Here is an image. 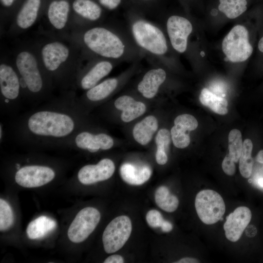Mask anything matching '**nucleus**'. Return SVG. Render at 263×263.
Wrapping results in <instances>:
<instances>
[{"label":"nucleus","instance_id":"1","mask_svg":"<svg viewBox=\"0 0 263 263\" xmlns=\"http://www.w3.org/2000/svg\"><path fill=\"white\" fill-rule=\"evenodd\" d=\"M76 99L73 93L64 94L20 115L12 125L15 141L36 147L63 146L88 126L86 113Z\"/></svg>","mask_w":263,"mask_h":263},{"label":"nucleus","instance_id":"2","mask_svg":"<svg viewBox=\"0 0 263 263\" xmlns=\"http://www.w3.org/2000/svg\"><path fill=\"white\" fill-rule=\"evenodd\" d=\"M16 66L23 97L36 102L48 98L53 80L45 71L41 69L32 53L20 52L16 57Z\"/></svg>","mask_w":263,"mask_h":263},{"label":"nucleus","instance_id":"3","mask_svg":"<svg viewBox=\"0 0 263 263\" xmlns=\"http://www.w3.org/2000/svg\"><path fill=\"white\" fill-rule=\"evenodd\" d=\"M86 46L97 55L117 59L124 54L125 46L120 38L110 30L96 27L87 30L83 36Z\"/></svg>","mask_w":263,"mask_h":263},{"label":"nucleus","instance_id":"4","mask_svg":"<svg viewBox=\"0 0 263 263\" xmlns=\"http://www.w3.org/2000/svg\"><path fill=\"white\" fill-rule=\"evenodd\" d=\"M0 90L1 111L14 113L20 106L22 89L16 70L5 63L0 65Z\"/></svg>","mask_w":263,"mask_h":263},{"label":"nucleus","instance_id":"5","mask_svg":"<svg viewBox=\"0 0 263 263\" xmlns=\"http://www.w3.org/2000/svg\"><path fill=\"white\" fill-rule=\"evenodd\" d=\"M25 162L24 164L17 162L13 165L14 180L20 186L27 188L43 186L56 176L54 167L45 164L30 163L29 157L25 158Z\"/></svg>","mask_w":263,"mask_h":263},{"label":"nucleus","instance_id":"6","mask_svg":"<svg viewBox=\"0 0 263 263\" xmlns=\"http://www.w3.org/2000/svg\"><path fill=\"white\" fill-rule=\"evenodd\" d=\"M132 32L136 43L146 51L156 56L167 52L166 38L155 25L144 20H137L132 24Z\"/></svg>","mask_w":263,"mask_h":263},{"label":"nucleus","instance_id":"7","mask_svg":"<svg viewBox=\"0 0 263 263\" xmlns=\"http://www.w3.org/2000/svg\"><path fill=\"white\" fill-rule=\"evenodd\" d=\"M222 50L227 59L232 62L245 61L252 54L253 48L248 41V33L241 25L235 26L225 37Z\"/></svg>","mask_w":263,"mask_h":263},{"label":"nucleus","instance_id":"8","mask_svg":"<svg viewBox=\"0 0 263 263\" xmlns=\"http://www.w3.org/2000/svg\"><path fill=\"white\" fill-rule=\"evenodd\" d=\"M88 128L87 126L78 130L63 146L92 153L113 148L114 140L112 136L104 132H94Z\"/></svg>","mask_w":263,"mask_h":263},{"label":"nucleus","instance_id":"9","mask_svg":"<svg viewBox=\"0 0 263 263\" xmlns=\"http://www.w3.org/2000/svg\"><path fill=\"white\" fill-rule=\"evenodd\" d=\"M195 207L198 217L206 225L218 222L225 214V206L222 196L211 189L199 192L195 200Z\"/></svg>","mask_w":263,"mask_h":263},{"label":"nucleus","instance_id":"10","mask_svg":"<svg viewBox=\"0 0 263 263\" xmlns=\"http://www.w3.org/2000/svg\"><path fill=\"white\" fill-rule=\"evenodd\" d=\"M69 56V48L64 44L54 41L45 44L41 50V57L45 71L53 78L66 87L62 69L63 64Z\"/></svg>","mask_w":263,"mask_h":263},{"label":"nucleus","instance_id":"11","mask_svg":"<svg viewBox=\"0 0 263 263\" xmlns=\"http://www.w3.org/2000/svg\"><path fill=\"white\" fill-rule=\"evenodd\" d=\"M132 230L129 217L121 215L114 218L103 233L102 242L105 252L113 253L121 249L129 239Z\"/></svg>","mask_w":263,"mask_h":263},{"label":"nucleus","instance_id":"12","mask_svg":"<svg viewBox=\"0 0 263 263\" xmlns=\"http://www.w3.org/2000/svg\"><path fill=\"white\" fill-rule=\"evenodd\" d=\"M100 220V213L93 207H86L76 215L70 225L67 236L74 243L84 241L94 231Z\"/></svg>","mask_w":263,"mask_h":263},{"label":"nucleus","instance_id":"13","mask_svg":"<svg viewBox=\"0 0 263 263\" xmlns=\"http://www.w3.org/2000/svg\"><path fill=\"white\" fill-rule=\"evenodd\" d=\"M115 171V165L110 159H101L95 164H88L82 167L77 173L78 181L89 185L110 178Z\"/></svg>","mask_w":263,"mask_h":263},{"label":"nucleus","instance_id":"14","mask_svg":"<svg viewBox=\"0 0 263 263\" xmlns=\"http://www.w3.org/2000/svg\"><path fill=\"white\" fill-rule=\"evenodd\" d=\"M167 30L173 48L178 52L187 49L188 38L192 31V26L187 19L178 16L170 17L167 22Z\"/></svg>","mask_w":263,"mask_h":263},{"label":"nucleus","instance_id":"15","mask_svg":"<svg viewBox=\"0 0 263 263\" xmlns=\"http://www.w3.org/2000/svg\"><path fill=\"white\" fill-rule=\"evenodd\" d=\"M252 217L250 210L246 207H239L226 217L224 225L226 238L235 242L241 237Z\"/></svg>","mask_w":263,"mask_h":263},{"label":"nucleus","instance_id":"16","mask_svg":"<svg viewBox=\"0 0 263 263\" xmlns=\"http://www.w3.org/2000/svg\"><path fill=\"white\" fill-rule=\"evenodd\" d=\"M118 80L115 78L106 79L87 90L80 98H77V102L80 108L86 113L89 106L100 102L107 99L115 90Z\"/></svg>","mask_w":263,"mask_h":263},{"label":"nucleus","instance_id":"17","mask_svg":"<svg viewBox=\"0 0 263 263\" xmlns=\"http://www.w3.org/2000/svg\"><path fill=\"white\" fill-rule=\"evenodd\" d=\"M113 65L108 61H101L94 65L81 75L77 76L75 80L78 87L82 90H88L92 88L112 71Z\"/></svg>","mask_w":263,"mask_h":263},{"label":"nucleus","instance_id":"18","mask_svg":"<svg viewBox=\"0 0 263 263\" xmlns=\"http://www.w3.org/2000/svg\"><path fill=\"white\" fill-rule=\"evenodd\" d=\"M166 78V73L162 68L152 69L148 71L138 83L137 90L145 98L155 96L160 86Z\"/></svg>","mask_w":263,"mask_h":263},{"label":"nucleus","instance_id":"19","mask_svg":"<svg viewBox=\"0 0 263 263\" xmlns=\"http://www.w3.org/2000/svg\"><path fill=\"white\" fill-rule=\"evenodd\" d=\"M115 108L122 111L121 119L122 121L130 122L143 114L146 106L142 102L136 101L129 95H122L114 102Z\"/></svg>","mask_w":263,"mask_h":263},{"label":"nucleus","instance_id":"20","mask_svg":"<svg viewBox=\"0 0 263 263\" xmlns=\"http://www.w3.org/2000/svg\"><path fill=\"white\" fill-rule=\"evenodd\" d=\"M120 174L123 180L131 185H141L150 177L151 170L147 165H137L126 163L120 168Z\"/></svg>","mask_w":263,"mask_h":263},{"label":"nucleus","instance_id":"21","mask_svg":"<svg viewBox=\"0 0 263 263\" xmlns=\"http://www.w3.org/2000/svg\"><path fill=\"white\" fill-rule=\"evenodd\" d=\"M158 127L156 118L149 115L134 125L132 130L133 137L139 144L146 145L151 141Z\"/></svg>","mask_w":263,"mask_h":263},{"label":"nucleus","instance_id":"22","mask_svg":"<svg viewBox=\"0 0 263 263\" xmlns=\"http://www.w3.org/2000/svg\"><path fill=\"white\" fill-rule=\"evenodd\" d=\"M70 5L64 0H55L49 5L48 18L51 24L56 29H63L68 20Z\"/></svg>","mask_w":263,"mask_h":263},{"label":"nucleus","instance_id":"23","mask_svg":"<svg viewBox=\"0 0 263 263\" xmlns=\"http://www.w3.org/2000/svg\"><path fill=\"white\" fill-rule=\"evenodd\" d=\"M56 226L55 221L46 216L42 215L29 224L26 228V234L31 240L39 239L54 230Z\"/></svg>","mask_w":263,"mask_h":263},{"label":"nucleus","instance_id":"24","mask_svg":"<svg viewBox=\"0 0 263 263\" xmlns=\"http://www.w3.org/2000/svg\"><path fill=\"white\" fill-rule=\"evenodd\" d=\"M40 5V0H27L19 11L16 22L19 27L25 29L35 22Z\"/></svg>","mask_w":263,"mask_h":263},{"label":"nucleus","instance_id":"25","mask_svg":"<svg viewBox=\"0 0 263 263\" xmlns=\"http://www.w3.org/2000/svg\"><path fill=\"white\" fill-rule=\"evenodd\" d=\"M199 100L203 105L216 113L225 115L228 112L227 100L223 97L216 95L207 88L202 90Z\"/></svg>","mask_w":263,"mask_h":263},{"label":"nucleus","instance_id":"26","mask_svg":"<svg viewBox=\"0 0 263 263\" xmlns=\"http://www.w3.org/2000/svg\"><path fill=\"white\" fill-rule=\"evenodd\" d=\"M73 7L77 14L90 20H96L101 15L100 7L91 0H75Z\"/></svg>","mask_w":263,"mask_h":263},{"label":"nucleus","instance_id":"27","mask_svg":"<svg viewBox=\"0 0 263 263\" xmlns=\"http://www.w3.org/2000/svg\"><path fill=\"white\" fill-rule=\"evenodd\" d=\"M155 201L156 205L162 210L172 212L176 210L179 205L178 198L170 193L168 188L160 186L155 191Z\"/></svg>","mask_w":263,"mask_h":263},{"label":"nucleus","instance_id":"28","mask_svg":"<svg viewBox=\"0 0 263 263\" xmlns=\"http://www.w3.org/2000/svg\"><path fill=\"white\" fill-rule=\"evenodd\" d=\"M170 132L166 129H161L157 132L155 137L157 150L156 161L159 165H163L168 161L167 151L171 141Z\"/></svg>","mask_w":263,"mask_h":263},{"label":"nucleus","instance_id":"29","mask_svg":"<svg viewBox=\"0 0 263 263\" xmlns=\"http://www.w3.org/2000/svg\"><path fill=\"white\" fill-rule=\"evenodd\" d=\"M253 144L251 140L246 139L243 143L241 155L239 159V170L243 177L249 178L252 171L253 160L251 156Z\"/></svg>","mask_w":263,"mask_h":263},{"label":"nucleus","instance_id":"30","mask_svg":"<svg viewBox=\"0 0 263 263\" xmlns=\"http://www.w3.org/2000/svg\"><path fill=\"white\" fill-rule=\"evenodd\" d=\"M219 10L229 19H235L247 9L246 0H219Z\"/></svg>","mask_w":263,"mask_h":263},{"label":"nucleus","instance_id":"31","mask_svg":"<svg viewBox=\"0 0 263 263\" xmlns=\"http://www.w3.org/2000/svg\"><path fill=\"white\" fill-rule=\"evenodd\" d=\"M243 148L242 134L237 129L232 130L228 135L229 155L237 163L239 161Z\"/></svg>","mask_w":263,"mask_h":263},{"label":"nucleus","instance_id":"32","mask_svg":"<svg viewBox=\"0 0 263 263\" xmlns=\"http://www.w3.org/2000/svg\"><path fill=\"white\" fill-rule=\"evenodd\" d=\"M14 222L13 210L9 204L4 199H0V230L5 231L10 229Z\"/></svg>","mask_w":263,"mask_h":263},{"label":"nucleus","instance_id":"33","mask_svg":"<svg viewBox=\"0 0 263 263\" xmlns=\"http://www.w3.org/2000/svg\"><path fill=\"white\" fill-rule=\"evenodd\" d=\"M174 126L186 132L195 130L198 125L196 119L192 115L183 114L177 116L174 120Z\"/></svg>","mask_w":263,"mask_h":263},{"label":"nucleus","instance_id":"34","mask_svg":"<svg viewBox=\"0 0 263 263\" xmlns=\"http://www.w3.org/2000/svg\"><path fill=\"white\" fill-rule=\"evenodd\" d=\"M171 140L173 145L178 148L184 149L190 144V137L186 132L182 131L174 126L170 130Z\"/></svg>","mask_w":263,"mask_h":263},{"label":"nucleus","instance_id":"35","mask_svg":"<svg viewBox=\"0 0 263 263\" xmlns=\"http://www.w3.org/2000/svg\"><path fill=\"white\" fill-rule=\"evenodd\" d=\"M146 219L148 225L153 228L161 227L164 220L160 212L155 209L149 210L146 214Z\"/></svg>","mask_w":263,"mask_h":263},{"label":"nucleus","instance_id":"36","mask_svg":"<svg viewBox=\"0 0 263 263\" xmlns=\"http://www.w3.org/2000/svg\"><path fill=\"white\" fill-rule=\"evenodd\" d=\"M235 162L232 160L229 154H227L224 158L222 168L224 172L229 176L233 175L236 171Z\"/></svg>","mask_w":263,"mask_h":263},{"label":"nucleus","instance_id":"37","mask_svg":"<svg viewBox=\"0 0 263 263\" xmlns=\"http://www.w3.org/2000/svg\"><path fill=\"white\" fill-rule=\"evenodd\" d=\"M100 3L106 8L113 10L120 3L121 0H99Z\"/></svg>","mask_w":263,"mask_h":263},{"label":"nucleus","instance_id":"38","mask_svg":"<svg viewBox=\"0 0 263 263\" xmlns=\"http://www.w3.org/2000/svg\"><path fill=\"white\" fill-rule=\"evenodd\" d=\"M124 262L123 258L116 254L109 256L104 261V263H123Z\"/></svg>","mask_w":263,"mask_h":263},{"label":"nucleus","instance_id":"39","mask_svg":"<svg viewBox=\"0 0 263 263\" xmlns=\"http://www.w3.org/2000/svg\"><path fill=\"white\" fill-rule=\"evenodd\" d=\"M160 227L163 232H169L172 230L173 227L169 222L164 220Z\"/></svg>","mask_w":263,"mask_h":263},{"label":"nucleus","instance_id":"40","mask_svg":"<svg viewBox=\"0 0 263 263\" xmlns=\"http://www.w3.org/2000/svg\"><path fill=\"white\" fill-rule=\"evenodd\" d=\"M200 262L193 258L190 257H185L184 258H182L177 262H175V263H199Z\"/></svg>","mask_w":263,"mask_h":263},{"label":"nucleus","instance_id":"41","mask_svg":"<svg viewBox=\"0 0 263 263\" xmlns=\"http://www.w3.org/2000/svg\"><path fill=\"white\" fill-rule=\"evenodd\" d=\"M256 161L260 163L263 164V150H261L256 156Z\"/></svg>","mask_w":263,"mask_h":263},{"label":"nucleus","instance_id":"42","mask_svg":"<svg viewBox=\"0 0 263 263\" xmlns=\"http://www.w3.org/2000/svg\"><path fill=\"white\" fill-rule=\"evenodd\" d=\"M1 3L5 6H11L15 0H0Z\"/></svg>","mask_w":263,"mask_h":263},{"label":"nucleus","instance_id":"43","mask_svg":"<svg viewBox=\"0 0 263 263\" xmlns=\"http://www.w3.org/2000/svg\"><path fill=\"white\" fill-rule=\"evenodd\" d=\"M3 137H4L3 126V124L0 123V140L1 144L3 141Z\"/></svg>","mask_w":263,"mask_h":263},{"label":"nucleus","instance_id":"44","mask_svg":"<svg viewBox=\"0 0 263 263\" xmlns=\"http://www.w3.org/2000/svg\"><path fill=\"white\" fill-rule=\"evenodd\" d=\"M258 48L261 52H263V37L260 39L259 42Z\"/></svg>","mask_w":263,"mask_h":263},{"label":"nucleus","instance_id":"45","mask_svg":"<svg viewBox=\"0 0 263 263\" xmlns=\"http://www.w3.org/2000/svg\"><path fill=\"white\" fill-rule=\"evenodd\" d=\"M258 184L260 187L263 188V178L259 179Z\"/></svg>","mask_w":263,"mask_h":263},{"label":"nucleus","instance_id":"46","mask_svg":"<svg viewBox=\"0 0 263 263\" xmlns=\"http://www.w3.org/2000/svg\"><path fill=\"white\" fill-rule=\"evenodd\" d=\"M201 55L202 56H205V53L204 52H201Z\"/></svg>","mask_w":263,"mask_h":263}]
</instances>
